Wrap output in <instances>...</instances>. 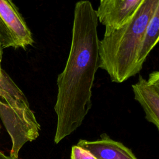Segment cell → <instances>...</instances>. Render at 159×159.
Returning a JSON list of instances; mask_svg holds the SVG:
<instances>
[{
    "instance_id": "6da1fadb",
    "label": "cell",
    "mask_w": 159,
    "mask_h": 159,
    "mask_svg": "<svg viewBox=\"0 0 159 159\" xmlns=\"http://www.w3.org/2000/svg\"><path fill=\"white\" fill-rule=\"evenodd\" d=\"M98 25L96 10L91 2L78 1L74 9L68 57L57 80L56 144L81 125L91 108L92 88L100 64Z\"/></svg>"
},
{
    "instance_id": "7a4b0ae2",
    "label": "cell",
    "mask_w": 159,
    "mask_h": 159,
    "mask_svg": "<svg viewBox=\"0 0 159 159\" xmlns=\"http://www.w3.org/2000/svg\"><path fill=\"white\" fill-rule=\"evenodd\" d=\"M159 7V0H143L134 14L119 27L106 30L99 41V68L111 80L122 83L136 75L135 63L146 27Z\"/></svg>"
},
{
    "instance_id": "3957f363",
    "label": "cell",
    "mask_w": 159,
    "mask_h": 159,
    "mask_svg": "<svg viewBox=\"0 0 159 159\" xmlns=\"http://www.w3.org/2000/svg\"><path fill=\"white\" fill-rule=\"evenodd\" d=\"M30 30L12 0H0V45L2 48L32 45Z\"/></svg>"
},
{
    "instance_id": "277c9868",
    "label": "cell",
    "mask_w": 159,
    "mask_h": 159,
    "mask_svg": "<svg viewBox=\"0 0 159 159\" xmlns=\"http://www.w3.org/2000/svg\"><path fill=\"white\" fill-rule=\"evenodd\" d=\"M132 88L135 99L145 113L146 119L159 129V72H152L147 80L140 75Z\"/></svg>"
},
{
    "instance_id": "5b68a950",
    "label": "cell",
    "mask_w": 159,
    "mask_h": 159,
    "mask_svg": "<svg viewBox=\"0 0 159 159\" xmlns=\"http://www.w3.org/2000/svg\"><path fill=\"white\" fill-rule=\"evenodd\" d=\"M30 108L25 94L11 77L0 69V118L9 120L22 109Z\"/></svg>"
},
{
    "instance_id": "8992f818",
    "label": "cell",
    "mask_w": 159,
    "mask_h": 159,
    "mask_svg": "<svg viewBox=\"0 0 159 159\" xmlns=\"http://www.w3.org/2000/svg\"><path fill=\"white\" fill-rule=\"evenodd\" d=\"M143 0H106L96 10L98 20L106 30L116 29L125 22L135 12Z\"/></svg>"
},
{
    "instance_id": "52a82bcc",
    "label": "cell",
    "mask_w": 159,
    "mask_h": 159,
    "mask_svg": "<svg viewBox=\"0 0 159 159\" xmlns=\"http://www.w3.org/2000/svg\"><path fill=\"white\" fill-rule=\"evenodd\" d=\"M77 145L90 152L97 159H137L130 149L109 137L94 141L80 140Z\"/></svg>"
},
{
    "instance_id": "ba28073f",
    "label": "cell",
    "mask_w": 159,
    "mask_h": 159,
    "mask_svg": "<svg viewBox=\"0 0 159 159\" xmlns=\"http://www.w3.org/2000/svg\"><path fill=\"white\" fill-rule=\"evenodd\" d=\"M159 38V7H158L148 23L142 39L135 63V73L142 68L148 54L155 46Z\"/></svg>"
},
{
    "instance_id": "9c48e42d",
    "label": "cell",
    "mask_w": 159,
    "mask_h": 159,
    "mask_svg": "<svg viewBox=\"0 0 159 159\" xmlns=\"http://www.w3.org/2000/svg\"><path fill=\"white\" fill-rule=\"evenodd\" d=\"M71 159H97L86 150L76 145L71 148Z\"/></svg>"
},
{
    "instance_id": "30bf717a",
    "label": "cell",
    "mask_w": 159,
    "mask_h": 159,
    "mask_svg": "<svg viewBox=\"0 0 159 159\" xmlns=\"http://www.w3.org/2000/svg\"><path fill=\"white\" fill-rule=\"evenodd\" d=\"M0 159H18V158H14L10 156H6L3 153L0 152Z\"/></svg>"
},
{
    "instance_id": "8fae6325",
    "label": "cell",
    "mask_w": 159,
    "mask_h": 159,
    "mask_svg": "<svg viewBox=\"0 0 159 159\" xmlns=\"http://www.w3.org/2000/svg\"><path fill=\"white\" fill-rule=\"evenodd\" d=\"M2 53H3V49L0 45V69H1V63L2 59Z\"/></svg>"
},
{
    "instance_id": "7c38bea8",
    "label": "cell",
    "mask_w": 159,
    "mask_h": 159,
    "mask_svg": "<svg viewBox=\"0 0 159 159\" xmlns=\"http://www.w3.org/2000/svg\"><path fill=\"white\" fill-rule=\"evenodd\" d=\"M105 1H106V0H100V2H102Z\"/></svg>"
},
{
    "instance_id": "4fadbf2b",
    "label": "cell",
    "mask_w": 159,
    "mask_h": 159,
    "mask_svg": "<svg viewBox=\"0 0 159 159\" xmlns=\"http://www.w3.org/2000/svg\"><path fill=\"white\" fill-rule=\"evenodd\" d=\"M1 125H0V130H1Z\"/></svg>"
}]
</instances>
